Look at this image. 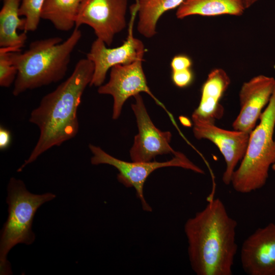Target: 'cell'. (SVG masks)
Returning a JSON list of instances; mask_svg holds the SVG:
<instances>
[{"instance_id": "cell-20", "label": "cell", "mask_w": 275, "mask_h": 275, "mask_svg": "<svg viewBox=\"0 0 275 275\" xmlns=\"http://www.w3.org/2000/svg\"><path fill=\"white\" fill-rule=\"evenodd\" d=\"M10 52L0 48V86L2 87H9L16 78L18 71L11 59Z\"/></svg>"}, {"instance_id": "cell-23", "label": "cell", "mask_w": 275, "mask_h": 275, "mask_svg": "<svg viewBox=\"0 0 275 275\" xmlns=\"http://www.w3.org/2000/svg\"><path fill=\"white\" fill-rule=\"evenodd\" d=\"M11 140V133L7 129L0 127V149L4 150L7 149L10 144Z\"/></svg>"}, {"instance_id": "cell-8", "label": "cell", "mask_w": 275, "mask_h": 275, "mask_svg": "<svg viewBox=\"0 0 275 275\" xmlns=\"http://www.w3.org/2000/svg\"><path fill=\"white\" fill-rule=\"evenodd\" d=\"M127 37L120 46L108 48L102 40L96 39L91 46L87 58L94 65V71L90 86L99 87L103 85L108 70L117 65L131 63L143 59L145 48L143 42L133 34L135 16L137 13L136 4L132 9Z\"/></svg>"}, {"instance_id": "cell-10", "label": "cell", "mask_w": 275, "mask_h": 275, "mask_svg": "<svg viewBox=\"0 0 275 275\" xmlns=\"http://www.w3.org/2000/svg\"><path fill=\"white\" fill-rule=\"evenodd\" d=\"M135 102L131 104L135 116L138 133L129 153L132 161H151L157 155L172 153L175 151L170 146L172 134L157 128L151 120L140 94L134 96Z\"/></svg>"}, {"instance_id": "cell-4", "label": "cell", "mask_w": 275, "mask_h": 275, "mask_svg": "<svg viewBox=\"0 0 275 275\" xmlns=\"http://www.w3.org/2000/svg\"><path fill=\"white\" fill-rule=\"evenodd\" d=\"M259 120L250 133L245 155L231 178L234 189L239 193L248 194L262 188L270 167L275 163V88Z\"/></svg>"}, {"instance_id": "cell-17", "label": "cell", "mask_w": 275, "mask_h": 275, "mask_svg": "<svg viewBox=\"0 0 275 275\" xmlns=\"http://www.w3.org/2000/svg\"><path fill=\"white\" fill-rule=\"evenodd\" d=\"M184 1L138 0V32L147 38L154 36L160 17L167 11L178 8Z\"/></svg>"}, {"instance_id": "cell-6", "label": "cell", "mask_w": 275, "mask_h": 275, "mask_svg": "<svg viewBox=\"0 0 275 275\" xmlns=\"http://www.w3.org/2000/svg\"><path fill=\"white\" fill-rule=\"evenodd\" d=\"M89 147L93 154L91 163L94 165L106 164L116 168L119 171L117 176L118 181L126 187L134 188L143 209L147 212L152 210L144 198L143 187L146 179L153 172L159 168L177 167L200 174L204 173L202 169L179 152L172 159L163 162H127L109 155L98 146L90 144Z\"/></svg>"}, {"instance_id": "cell-24", "label": "cell", "mask_w": 275, "mask_h": 275, "mask_svg": "<svg viewBox=\"0 0 275 275\" xmlns=\"http://www.w3.org/2000/svg\"><path fill=\"white\" fill-rule=\"evenodd\" d=\"M258 0H243L244 4L246 9L250 8Z\"/></svg>"}, {"instance_id": "cell-11", "label": "cell", "mask_w": 275, "mask_h": 275, "mask_svg": "<svg viewBox=\"0 0 275 275\" xmlns=\"http://www.w3.org/2000/svg\"><path fill=\"white\" fill-rule=\"evenodd\" d=\"M193 121L195 137L199 140L210 141L217 147L224 156L226 167L222 180L226 185H229L236 167L245 155L250 133L222 129L215 125V123L198 120Z\"/></svg>"}, {"instance_id": "cell-19", "label": "cell", "mask_w": 275, "mask_h": 275, "mask_svg": "<svg viewBox=\"0 0 275 275\" xmlns=\"http://www.w3.org/2000/svg\"><path fill=\"white\" fill-rule=\"evenodd\" d=\"M45 0H21L19 15L25 19L24 31H35L39 25L41 9Z\"/></svg>"}, {"instance_id": "cell-9", "label": "cell", "mask_w": 275, "mask_h": 275, "mask_svg": "<svg viewBox=\"0 0 275 275\" xmlns=\"http://www.w3.org/2000/svg\"><path fill=\"white\" fill-rule=\"evenodd\" d=\"M143 59H139L130 64L113 66L111 69L108 81L98 88L99 94L109 95L113 98L112 118L114 120L120 117L126 101L141 92L147 93L158 105L164 107L148 86L143 68Z\"/></svg>"}, {"instance_id": "cell-5", "label": "cell", "mask_w": 275, "mask_h": 275, "mask_svg": "<svg viewBox=\"0 0 275 275\" xmlns=\"http://www.w3.org/2000/svg\"><path fill=\"white\" fill-rule=\"evenodd\" d=\"M6 202L8 217L1 231L0 241V274H11L7 255L16 244H32L35 234L32 230L34 217L38 209L44 203L52 200L56 195L51 193L34 194L26 188L24 182L10 178L7 188Z\"/></svg>"}, {"instance_id": "cell-15", "label": "cell", "mask_w": 275, "mask_h": 275, "mask_svg": "<svg viewBox=\"0 0 275 275\" xmlns=\"http://www.w3.org/2000/svg\"><path fill=\"white\" fill-rule=\"evenodd\" d=\"M0 11V48L18 52L27 40L25 19L20 18L21 0H3Z\"/></svg>"}, {"instance_id": "cell-12", "label": "cell", "mask_w": 275, "mask_h": 275, "mask_svg": "<svg viewBox=\"0 0 275 275\" xmlns=\"http://www.w3.org/2000/svg\"><path fill=\"white\" fill-rule=\"evenodd\" d=\"M274 88L275 78L261 74L243 84L239 93L240 111L232 123L234 130L251 133Z\"/></svg>"}, {"instance_id": "cell-3", "label": "cell", "mask_w": 275, "mask_h": 275, "mask_svg": "<svg viewBox=\"0 0 275 275\" xmlns=\"http://www.w3.org/2000/svg\"><path fill=\"white\" fill-rule=\"evenodd\" d=\"M81 37L75 28L65 41L59 37L31 42L23 52H11V59L17 69L13 95L17 96L33 90L57 82L65 76L71 53Z\"/></svg>"}, {"instance_id": "cell-2", "label": "cell", "mask_w": 275, "mask_h": 275, "mask_svg": "<svg viewBox=\"0 0 275 275\" xmlns=\"http://www.w3.org/2000/svg\"><path fill=\"white\" fill-rule=\"evenodd\" d=\"M236 221L218 198L188 218L184 225L188 254L198 275H232L237 252Z\"/></svg>"}, {"instance_id": "cell-21", "label": "cell", "mask_w": 275, "mask_h": 275, "mask_svg": "<svg viewBox=\"0 0 275 275\" xmlns=\"http://www.w3.org/2000/svg\"><path fill=\"white\" fill-rule=\"evenodd\" d=\"M194 74L191 69L172 71V79L173 83L179 88L188 86L193 81Z\"/></svg>"}, {"instance_id": "cell-7", "label": "cell", "mask_w": 275, "mask_h": 275, "mask_svg": "<svg viewBox=\"0 0 275 275\" xmlns=\"http://www.w3.org/2000/svg\"><path fill=\"white\" fill-rule=\"evenodd\" d=\"M127 0H84L75 21V28L86 24L92 28L97 38L106 46L126 26Z\"/></svg>"}, {"instance_id": "cell-22", "label": "cell", "mask_w": 275, "mask_h": 275, "mask_svg": "<svg viewBox=\"0 0 275 275\" xmlns=\"http://www.w3.org/2000/svg\"><path fill=\"white\" fill-rule=\"evenodd\" d=\"M191 59L185 54H178L174 57L171 62L172 71L190 69L192 66Z\"/></svg>"}, {"instance_id": "cell-16", "label": "cell", "mask_w": 275, "mask_h": 275, "mask_svg": "<svg viewBox=\"0 0 275 275\" xmlns=\"http://www.w3.org/2000/svg\"><path fill=\"white\" fill-rule=\"evenodd\" d=\"M245 9L243 0H185L177 8L176 16L178 19L192 15L239 16Z\"/></svg>"}, {"instance_id": "cell-14", "label": "cell", "mask_w": 275, "mask_h": 275, "mask_svg": "<svg viewBox=\"0 0 275 275\" xmlns=\"http://www.w3.org/2000/svg\"><path fill=\"white\" fill-rule=\"evenodd\" d=\"M231 82L227 72L222 68L212 69L201 88L199 104L192 114L193 120L215 123L224 115L219 101Z\"/></svg>"}, {"instance_id": "cell-13", "label": "cell", "mask_w": 275, "mask_h": 275, "mask_svg": "<svg viewBox=\"0 0 275 275\" xmlns=\"http://www.w3.org/2000/svg\"><path fill=\"white\" fill-rule=\"evenodd\" d=\"M240 260L249 275H275V224L257 229L244 240Z\"/></svg>"}, {"instance_id": "cell-18", "label": "cell", "mask_w": 275, "mask_h": 275, "mask_svg": "<svg viewBox=\"0 0 275 275\" xmlns=\"http://www.w3.org/2000/svg\"><path fill=\"white\" fill-rule=\"evenodd\" d=\"M84 0H45L41 19L50 21L58 30L69 31L75 25L76 19Z\"/></svg>"}, {"instance_id": "cell-25", "label": "cell", "mask_w": 275, "mask_h": 275, "mask_svg": "<svg viewBox=\"0 0 275 275\" xmlns=\"http://www.w3.org/2000/svg\"><path fill=\"white\" fill-rule=\"evenodd\" d=\"M272 169L273 170V171L275 172V163L273 164L272 166Z\"/></svg>"}, {"instance_id": "cell-1", "label": "cell", "mask_w": 275, "mask_h": 275, "mask_svg": "<svg viewBox=\"0 0 275 275\" xmlns=\"http://www.w3.org/2000/svg\"><path fill=\"white\" fill-rule=\"evenodd\" d=\"M94 71L92 61L88 58L79 60L70 76L45 95L31 112L29 121L38 126L40 135L30 156L17 172L22 171L50 148L76 136L79 129L77 109Z\"/></svg>"}]
</instances>
